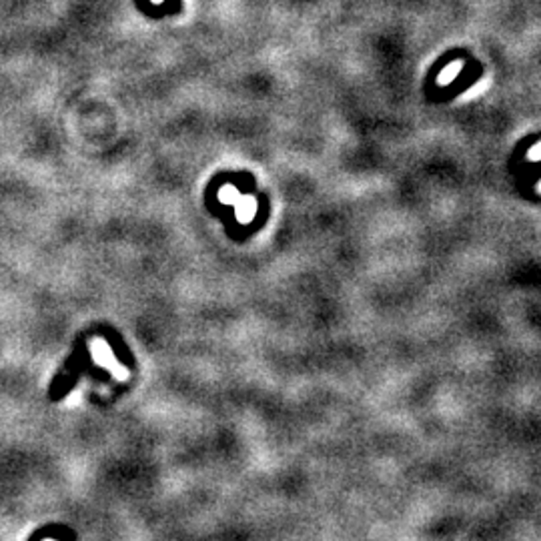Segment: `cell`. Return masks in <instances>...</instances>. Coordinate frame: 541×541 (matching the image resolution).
Instances as JSON below:
<instances>
[{"instance_id":"obj_1","label":"cell","mask_w":541,"mask_h":541,"mask_svg":"<svg viewBox=\"0 0 541 541\" xmlns=\"http://www.w3.org/2000/svg\"><path fill=\"white\" fill-rule=\"evenodd\" d=\"M153 2H155V4H161L162 0H153Z\"/></svg>"}]
</instances>
